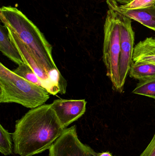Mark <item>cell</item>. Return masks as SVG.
<instances>
[{
    "mask_svg": "<svg viewBox=\"0 0 155 156\" xmlns=\"http://www.w3.org/2000/svg\"><path fill=\"white\" fill-rule=\"evenodd\" d=\"M65 128L51 104L32 109L15 123L14 152L20 156L41 154L52 146Z\"/></svg>",
    "mask_w": 155,
    "mask_h": 156,
    "instance_id": "obj_1",
    "label": "cell"
},
{
    "mask_svg": "<svg viewBox=\"0 0 155 156\" xmlns=\"http://www.w3.org/2000/svg\"><path fill=\"white\" fill-rule=\"evenodd\" d=\"M4 25L16 34L47 73L62 76L53 58L52 48L37 27L16 7L4 6L0 10Z\"/></svg>",
    "mask_w": 155,
    "mask_h": 156,
    "instance_id": "obj_2",
    "label": "cell"
},
{
    "mask_svg": "<svg viewBox=\"0 0 155 156\" xmlns=\"http://www.w3.org/2000/svg\"><path fill=\"white\" fill-rule=\"evenodd\" d=\"M50 94L0 63V103H15L34 109L45 104Z\"/></svg>",
    "mask_w": 155,
    "mask_h": 156,
    "instance_id": "obj_3",
    "label": "cell"
},
{
    "mask_svg": "<svg viewBox=\"0 0 155 156\" xmlns=\"http://www.w3.org/2000/svg\"><path fill=\"white\" fill-rule=\"evenodd\" d=\"M104 34L103 61L106 67V76L112 82L113 89L122 93L123 90L120 86L119 71L121 52L120 24L117 14L113 10L107 11Z\"/></svg>",
    "mask_w": 155,
    "mask_h": 156,
    "instance_id": "obj_4",
    "label": "cell"
},
{
    "mask_svg": "<svg viewBox=\"0 0 155 156\" xmlns=\"http://www.w3.org/2000/svg\"><path fill=\"white\" fill-rule=\"evenodd\" d=\"M49 151V156H96L98 154L79 140L75 125L65 129Z\"/></svg>",
    "mask_w": 155,
    "mask_h": 156,
    "instance_id": "obj_5",
    "label": "cell"
},
{
    "mask_svg": "<svg viewBox=\"0 0 155 156\" xmlns=\"http://www.w3.org/2000/svg\"><path fill=\"white\" fill-rule=\"evenodd\" d=\"M116 14L120 24L121 52L119 71L120 86L123 90L126 77L133 63L135 34L132 26V19L123 15L117 13Z\"/></svg>",
    "mask_w": 155,
    "mask_h": 156,
    "instance_id": "obj_6",
    "label": "cell"
},
{
    "mask_svg": "<svg viewBox=\"0 0 155 156\" xmlns=\"http://www.w3.org/2000/svg\"><path fill=\"white\" fill-rule=\"evenodd\" d=\"M86 103L85 99H57L54 101L51 105L60 122L66 129L84 114Z\"/></svg>",
    "mask_w": 155,
    "mask_h": 156,
    "instance_id": "obj_7",
    "label": "cell"
},
{
    "mask_svg": "<svg viewBox=\"0 0 155 156\" xmlns=\"http://www.w3.org/2000/svg\"><path fill=\"white\" fill-rule=\"evenodd\" d=\"M109 10L133 19L155 31V5L143 9H127L119 5L115 0H106Z\"/></svg>",
    "mask_w": 155,
    "mask_h": 156,
    "instance_id": "obj_8",
    "label": "cell"
},
{
    "mask_svg": "<svg viewBox=\"0 0 155 156\" xmlns=\"http://www.w3.org/2000/svg\"><path fill=\"white\" fill-rule=\"evenodd\" d=\"M133 60L155 65V38L147 37L139 42L135 46Z\"/></svg>",
    "mask_w": 155,
    "mask_h": 156,
    "instance_id": "obj_9",
    "label": "cell"
},
{
    "mask_svg": "<svg viewBox=\"0 0 155 156\" xmlns=\"http://www.w3.org/2000/svg\"><path fill=\"white\" fill-rule=\"evenodd\" d=\"M0 50L3 55L18 66L24 64L18 49L10 40L5 26L0 27Z\"/></svg>",
    "mask_w": 155,
    "mask_h": 156,
    "instance_id": "obj_10",
    "label": "cell"
},
{
    "mask_svg": "<svg viewBox=\"0 0 155 156\" xmlns=\"http://www.w3.org/2000/svg\"><path fill=\"white\" fill-rule=\"evenodd\" d=\"M131 78L140 80L155 76V65L146 62H133L129 70Z\"/></svg>",
    "mask_w": 155,
    "mask_h": 156,
    "instance_id": "obj_11",
    "label": "cell"
},
{
    "mask_svg": "<svg viewBox=\"0 0 155 156\" xmlns=\"http://www.w3.org/2000/svg\"><path fill=\"white\" fill-rule=\"evenodd\" d=\"M133 93L151 97L155 100V76L139 81Z\"/></svg>",
    "mask_w": 155,
    "mask_h": 156,
    "instance_id": "obj_12",
    "label": "cell"
},
{
    "mask_svg": "<svg viewBox=\"0 0 155 156\" xmlns=\"http://www.w3.org/2000/svg\"><path fill=\"white\" fill-rule=\"evenodd\" d=\"M15 73L24 78L28 81L44 88V84L43 82L35 74L27 65L24 64L18 66V67L12 70Z\"/></svg>",
    "mask_w": 155,
    "mask_h": 156,
    "instance_id": "obj_13",
    "label": "cell"
},
{
    "mask_svg": "<svg viewBox=\"0 0 155 156\" xmlns=\"http://www.w3.org/2000/svg\"><path fill=\"white\" fill-rule=\"evenodd\" d=\"M11 134L0 125V153L5 156L12 154Z\"/></svg>",
    "mask_w": 155,
    "mask_h": 156,
    "instance_id": "obj_14",
    "label": "cell"
},
{
    "mask_svg": "<svg viewBox=\"0 0 155 156\" xmlns=\"http://www.w3.org/2000/svg\"><path fill=\"white\" fill-rule=\"evenodd\" d=\"M155 5V0H133L131 2L121 6L127 9H143Z\"/></svg>",
    "mask_w": 155,
    "mask_h": 156,
    "instance_id": "obj_15",
    "label": "cell"
},
{
    "mask_svg": "<svg viewBox=\"0 0 155 156\" xmlns=\"http://www.w3.org/2000/svg\"><path fill=\"white\" fill-rule=\"evenodd\" d=\"M140 156H155V133L152 141Z\"/></svg>",
    "mask_w": 155,
    "mask_h": 156,
    "instance_id": "obj_16",
    "label": "cell"
},
{
    "mask_svg": "<svg viewBox=\"0 0 155 156\" xmlns=\"http://www.w3.org/2000/svg\"><path fill=\"white\" fill-rule=\"evenodd\" d=\"M116 2L122 4L123 5H125L131 2L133 0H115Z\"/></svg>",
    "mask_w": 155,
    "mask_h": 156,
    "instance_id": "obj_17",
    "label": "cell"
},
{
    "mask_svg": "<svg viewBox=\"0 0 155 156\" xmlns=\"http://www.w3.org/2000/svg\"><path fill=\"white\" fill-rule=\"evenodd\" d=\"M96 156H113L112 154L109 152H102V153H98Z\"/></svg>",
    "mask_w": 155,
    "mask_h": 156,
    "instance_id": "obj_18",
    "label": "cell"
}]
</instances>
